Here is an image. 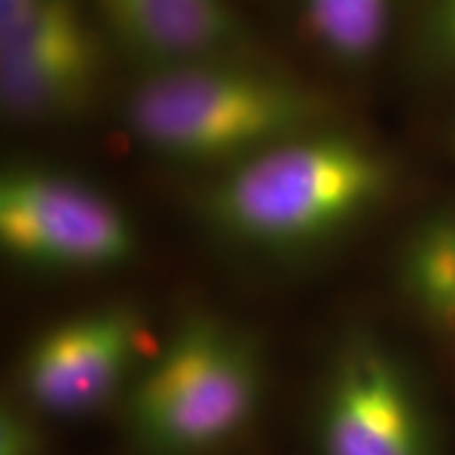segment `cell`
<instances>
[{"instance_id": "1", "label": "cell", "mask_w": 455, "mask_h": 455, "mask_svg": "<svg viewBox=\"0 0 455 455\" xmlns=\"http://www.w3.org/2000/svg\"><path fill=\"white\" fill-rule=\"evenodd\" d=\"M395 164L370 140L314 130L218 172L200 211L218 238L271 259L334 243L379 211Z\"/></svg>"}, {"instance_id": "2", "label": "cell", "mask_w": 455, "mask_h": 455, "mask_svg": "<svg viewBox=\"0 0 455 455\" xmlns=\"http://www.w3.org/2000/svg\"><path fill=\"white\" fill-rule=\"evenodd\" d=\"M329 122L322 92L253 53L142 71L124 101V127L149 155L218 172Z\"/></svg>"}, {"instance_id": "3", "label": "cell", "mask_w": 455, "mask_h": 455, "mask_svg": "<svg viewBox=\"0 0 455 455\" xmlns=\"http://www.w3.org/2000/svg\"><path fill=\"white\" fill-rule=\"evenodd\" d=\"M263 387L259 341L226 319L188 316L127 390L132 438L149 455L211 453L253 420Z\"/></svg>"}, {"instance_id": "4", "label": "cell", "mask_w": 455, "mask_h": 455, "mask_svg": "<svg viewBox=\"0 0 455 455\" xmlns=\"http://www.w3.org/2000/svg\"><path fill=\"white\" fill-rule=\"evenodd\" d=\"M0 243L41 274H109L140 251L127 211L97 185L46 164H13L0 178Z\"/></svg>"}, {"instance_id": "5", "label": "cell", "mask_w": 455, "mask_h": 455, "mask_svg": "<svg viewBox=\"0 0 455 455\" xmlns=\"http://www.w3.org/2000/svg\"><path fill=\"white\" fill-rule=\"evenodd\" d=\"M104 68V28L82 0H28L0 11V101L11 119L59 124L82 116Z\"/></svg>"}, {"instance_id": "6", "label": "cell", "mask_w": 455, "mask_h": 455, "mask_svg": "<svg viewBox=\"0 0 455 455\" xmlns=\"http://www.w3.org/2000/svg\"><path fill=\"white\" fill-rule=\"evenodd\" d=\"M322 455H435L430 410L407 362L370 331L337 344L316 400Z\"/></svg>"}, {"instance_id": "7", "label": "cell", "mask_w": 455, "mask_h": 455, "mask_svg": "<svg viewBox=\"0 0 455 455\" xmlns=\"http://www.w3.org/2000/svg\"><path fill=\"white\" fill-rule=\"evenodd\" d=\"M145 316L112 301L36 334L18 362L20 403L38 418H84L130 390L145 355Z\"/></svg>"}, {"instance_id": "8", "label": "cell", "mask_w": 455, "mask_h": 455, "mask_svg": "<svg viewBox=\"0 0 455 455\" xmlns=\"http://www.w3.org/2000/svg\"><path fill=\"white\" fill-rule=\"evenodd\" d=\"M99 23L142 71L253 53L230 0H92Z\"/></svg>"}, {"instance_id": "9", "label": "cell", "mask_w": 455, "mask_h": 455, "mask_svg": "<svg viewBox=\"0 0 455 455\" xmlns=\"http://www.w3.org/2000/svg\"><path fill=\"white\" fill-rule=\"evenodd\" d=\"M397 286L425 324L455 334V203L425 212L407 230Z\"/></svg>"}, {"instance_id": "10", "label": "cell", "mask_w": 455, "mask_h": 455, "mask_svg": "<svg viewBox=\"0 0 455 455\" xmlns=\"http://www.w3.org/2000/svg\"><path fill=\"white\" fill-rule=\"evenodd\" d=\"M301 13L314 44L331 61L357 68L385 49L395 0H301Z\"/></svg>"}, {"instance_id": "11", "label": "cell", "mask_w": 455, "mask_h": 455, "mask_svg": "<svg viewBox=\"0 0 455 455\" xmlns=\"http://www.w3.org/2000/svg\"><path fill=\"white\" fill-rule=\"evenodd\" d=\"M410 49L425 76L455 82V0H415Z\"/></svg>"}, {"instance_id": "12", "label": "cell", "mask_w": 455, "mask_h": 455, "mask_svg": "<svg viewBox=\"0 0 455 455\" xmlns=\"http://www.w3.org/2000/svg\"><path fill=\"white\" fill-rule=\"evenodd\" d=\"M36 412L26 405H5L0 415V455H41L44 435Z\"/></svg>"}]
</instances>
